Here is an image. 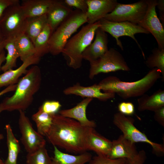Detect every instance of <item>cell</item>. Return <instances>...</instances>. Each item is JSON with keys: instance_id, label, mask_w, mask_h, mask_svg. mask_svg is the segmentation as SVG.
<instances>
[{"instance_id": "cell-1", "label": "cell", "mask_w": 164, "mask_h": 164, "mask_svg": "<svg viewBox=\"0 0 164 164\" xmlns=\"http://www.w3.org/2000/svg\"><path fill=\"white\" fill-rule=\"evenodd\" d=\"M94 128L57 113L53 116L52 124L45 137L53 146L80 154L88 150L89 138Z\"/></svg>"}, {"instance_id": "cell-2", "label": "cell", "mask_w": 164, "mask_h": 164, "mask_svg": "<svg viewBox=\"0 0 164 164\" xmlns=\"http://www.w3.org/2000/svg\"><path fill=\"white\" fill-rule=\"evenodd\" d=\"M41 80L39 67L37 65L32 66L19 80L14 94L5 98L0 104L3 111H24L32 103L34 95L40 87Z\"/></svg>"}, {"instance_id": "cell-3", "label": "cell", "mask_w": 164, "mask_h": 164, "mask_svg": "<svg viewBox=\"0 0 164 164\" xmlns=\"http://www.w3.org/2000/svg\"><path fill=\"white\" fill-rule=\"evenodd\" d=\"M161 75L158 69L154 68L137 81H124L117 77L109 76L102 80L97 85L104 92L117 94L121 98L126 99L145 94L161 78Z\"/></svg>"}, {"instance_id": "cell-4", "label": "cell", "mask_w": 164, "mask_h": 164, "mask_svg": "<svg viewBox=\"0 0 164 164\" xmlns=\"http://www.w3.org/2000/svg\"><path fill=\"white\" fill-rule=\"evenodd\" d=\"M99 27V21L92 24H87L67 41L61 53L69 67L74 69L81 67L83 53L92 43Z\"/></svg>"}, {"instance_id": "cell-5", "label": "cell", "mask_w": 164, "mask_h": 164, "mask_svg": "<svg viewBox=\"0 0 164 164\" xmlns=\"http://www.w3.org/2000/svg\"><path fill=\"white\" fill-rule=\"evenodd\" d=\"M87 22L86 13L77 9L73 10L52 34L49 42V53L53 56L62 53L71 36Z\"/></svg>"}, {"instance_id": "cell-6", "label": "cell", "mask_w": 164, "mask_h": 164, "mask_svg": "<svg viewBox=\"0 0 164 164\" xmlns=\"http://www.w3.org/2000/svg\"><path fill=\"white\" fill-rule=\"evenodd\" d=\"M113 122L128 140L135 143L138 142L147 143L151 146L152 152L156 155L160 157L164 155V145L150 140L144 133L135 127L134 120L132 118L126 116L119 112H117L114 115Z\"/></svg>"}, {"instance_id": "cell-7", "label": "cell", "mask_w": 164, "mask_h": 164, "mask_svg": "<svg viewBox=\"0 0 164 164\" xmlns=\"http://www.w3.org/2000/svg\"><path fill=\"white\" fill-rule=\"evenodd\" d=\"M89 78L92 79L101 73L118 70L128 71L130 69L121 54L115 49L110 48L101 57L91 63Z\"/></svg>"}, {"instance_id": "cell-8", "label": "cell", "mask_w": 164, "mask_h": 164, "mask_svg": "<svg viewBox=\"0 0 164 164\" xmlns=\"http://www.w3.org/2000/svg\"><path fill=\"white\" fill-rule=\"evenodd\" d=\"M148 6L147 0L128 4L118 3L113 10L104 18L112 22L127 21L138 25L144 18Z\"/></svg>"}, {"instance_id": "cell-9", "label": "cell", "mask_w": 164, "mask_h": 164, "mask_svg": "<svg viewBox=\"0 0 164 164\" xmlns=\"http://www.w3.org/2000/svg\"><path fill=\"white\" fill-rule=\"evenodd\" d=\"M99 28L106 32H108L116 40L117 45L122 50L123 47L119 38L122 36H128L132 38L141 50L144 58L145 54L141 46L135 36L137 33L149 34V32L138 24L129 22H114L104 18L99 21Z\"/></svg>"}, {"instance_id": "cell-10", "label": "cell", "mask_w": 164, "mask_h": 164, "mask_svg": "<svg viewBox=\"0 0 164 164\" xmlns=\"http://www.w3.org/2000/svg\"><path fill=\"white\" fill-rule=\"evenodd\" d=\"M26 18L20 3L7 8L0 18V27L5 37L23 33Z\"/></svg>"}, {"instance_id": "cell-11", "label": "cell", "mask_w": 164, "mask_h": 164, "mask_svg": "<svg viewBox=\"0 0 164 164\" xmlns=\"http://www.w3.org/2000/svg\"><path fill=\"white\" fill-rule=\"evenodd\" d=\"M19 111L18 125L21 135L20 140L27 153L46 146V141L43 136L34 129L24 111Z\"/></svg>"}, {"instance_id": "cell-12", "label": "cell", "mask_w": 164, "mask_h": 164, "mask_svg": "<svg viewBox=\"0 0 164 164\" xmlns=\"http://www.w3.org/2000/svg\"><path fill=\"white\" fill-rule=\"evenodd\" d=\"M146 13L138 25L151 33L156 40L158 48L164 49V26L158 18L156 11V0H147Z\"/></svg>"}, {"instance_id": "cell-13", "label": "cell", "mask_w": 164, "mask_h": 164, "mask_svg": "<svg viewBox=\"0 0 164 164\" xmlns=\"http://www.w3.org/2000/svg\"><path fill=\"white\" fill-rule=\"evenodd\" d=\"M138 153L135 143L122 135L117 139L112 141L111 149L107 157L113 159H125L129 162L136 156Z\"/></svg>"}, {"instance_id": "cell-14", "label": "cell", "mask_w": 164, "mask_h": 164, "mask_svg": "<svg viewBox=\"0 0 164 164\" xmlns=\"http://www.w3.org/2000/svg\"><path fill=\"white\" fill-rule=\"evenodd\" d=\"M87 23L90 24L104 18L113 10L118 3L116 0H87Z\"/></svg>"}, {"instance_id": "cell-15", "label": "cell", "mask_w": 164, "mask_h": 164, "mask_svg": "<svg viewBox=\"0 0 164 164\" xmlns=\"http://www.w3.org/2000/svg\"><path fill=\"white\" fill-rule=\"evenodd\" d=\"M95 39L86 48L82 54L83 59L90 63L101 57L108 50V36L106 33L99 27L95 32Z\"/></svg>"}, {"instance_id": "cell-16", "label": "cell", "mask_w": 164, "mask_h": 164, "mask_svg": "<svg viewBox=\"0 0 164 164\" xmlns=\"http://www.w3.org/2000/svg\"><path fill=\"white\" fill-rule=\"evenodd\" d=\"M97 84L85 87L77 83L73 86L68 87L63 91L66 95L73 94L82 97L96 98L101 101H106L115 97V94L113 93L102 92Z\"/></svg>"}, {"instance_id": "cell-17", "label": "cell", "mask_w": 164, "mask_h": 164, "mask_svg": "<svg viewBox=\"0 0 164 164\" xmlns=\"http://www.w3.org/2000/svg\"><path fill=\"white\" fill-rule=\"evenodd\" d=\"M72 8L63 0H53L46 14L47 24L52 33L71 14L73 11Z\"/></svg>"}, {"instance_id": "cell-18", "label": "cell", "mask_w": 164, "mask_h": 164, "mask_svg": "<svg viewBox=\"0 0 164 164\" xmlns=\"http://www.w3.org/2000/svg\"><path fill=\"white\" fill-rule=\"evenodd\" d=\"M93 99L87 98L72 108L59 111V114L64 117L75 120L83 126L94 128L96 126L95 122L89 120L86 114L87 107Z\"/></svg>"}, {"instance_id": "cell-19", "label": "cell", "mask_w": 164, "mask_h": 164, "mask_svg": "<svg viewBox=\"0 0 164 164\" xmlns=\"http://www.w3.org/2000/svg\"><path fill=\"white\" fill-rule=\"evenodd\" d=\"M41 58L36 56L29 57L23 62L22 64L15 70H8L0 75V88L16 84L22 74H25L27 68L31 65L37 64Z\"/></svg>"}, {"instance_id": "cell-20", "label": "cell", "mask_w": 164, "mask_h": 164, "mask_svg": "<svg viewBox=\"0 0 164 164\" xmlns=\"http://www.w3.org/2000/svg\"><path fill=\"white\" fill-rule=\"evenodd\" d=\"M53 147L52 164H87L92 157L91 154L87 152L74 155L63 152L56 146Z\"/></svg>"}, {"instance_id": "cell-21", "label": "cell", "mask_w": 164, "mask_h": 164, "mask_svg": "<svg viewBox=\"0 0 164 164\" xmlns=\"http://www.w3.org/2000/svg\"><path fill=\"white\" fill-rule=\"evenodd\" d=\"M53 0H24L21 5L26 18L40 16L46 14Z\"/></svg>"}, {"instance_id": "cell-22", "label": "cell", "mask_w": 164, "mask_h": 164, "mask_svg": "<svg viewBox=\"0 0 164 164\" xmlns=\"http://www.w3.org/2000/svg\"><path fill=\"white\" fill-rule=\"evenodd\" d=\"M138 109L140 111H154L164 106V91L159 89L151 95L144 94L137 99Z\"/></svg>"}, {"instance_id": "cell-23", "label": "cell", "mask_w": 164, "mask_h": 164, "mask_svg": "<svg viewBox=\"0 0 164 164\" xmlns=\"http://www.w3.org/2000/svg\"><path fill=\"white\" fill-rule=\"evenodd\" d=\"M111 144L112 141L100 135L94 128L89 138L87 149L94 152L97 155L107 157Z\"/></svg>"}, {"instance_id": "cell-24", "label": "cell", "mask_w": 164, "mask_h": 164, "mask_svg": "<svg viewBox=\"0 0 164 164\" xmlns=\"http://www.w3.org/2000/svg\"><path fill=\"white\" fill-rule=\"evenodd\" d=\"M47 24L46 14L39 17L27 18L23 33L33 43Z\"/></svg>"}, {"instance_id": "cell-25", "label": "cell", "mask_w": 164, "mask_h": 164, "mask_svg": "<svg viewBox=\"0 0 164 164\" xmlns=\"http://www.w3.org/2000/svg\"><path fill=\"white\" fill-rule=\"evenodd\" d=\"M7 136L8 155L5 164H17V159L20 147L19 141L15 137L10 125L5 126Z\"/></svg>"}, {"instance_id": "cell-26", "label": "cell", "mask_w": 164, "mask_h": 164, "mask_svg": "<svg viewBox=\"0 0 164 164\" xmlns=\"http://www.w3.org/2000/svg\"><path fill=\"white\" fill-rule=\"evenodd\" d=\"M15 40L19 57L23 62L31 57L36 56L33 44L25 33H22L17 35Z\"/></svg>"}, {"instance_id": "cell-27", "label": "cell", "mask_w": 164, "mask_h": 164, "mask_svg": "<svg viewBox=\"0 0 164 164\" xmlns=\"http://www.w3.org/2000/svg\"><path fill=\"white\" fill-rule=\"evenodd\" d=\"M15 36L6 38L4 49L7 51L5 62L2 66L1 70L3 72L12 69L16 67V61L19 57L15 43Z\"/></svg>"}, {"instance_id": "cell-28", "label": "cell", "mask_w": 164, "mask_h": 164, "mask_svg": "<svg viewBox=\"0 0 164 164\" xmlns=\"http://www.w3.org/2000/svg\"><path fill=\"white\" fill-rule=\"evenodd\" d=\"M52 33L50 28L47 24L33 43L36 50V56L41 58L49 53V42Z\"/></svg>"}, {"instance_id": "cell-29", "label": "cell", "mask_w": 164, "mask_h": 164, "mask_svg": "<svg viewBox=\"0 0 164 164\" xmlns=\"http://www.w3.org/2000/svg\"><path fill=\"white\" fill-rule=\"evenodd\" d=\"M53 115L44 112L39 107L38 111L32 116V119L36 125L37 131L43 136H45L51 126Z\"/></svg>"}, {"instance_id": "cell-30", "label": "cell", "mask_w": 164, "mask_h": 164, "mask_svg": "<svg viewBox=\"0 0 164 164\" xmlns=\"http://www.w3.org/2000/svg\"><path fill=\"white\" fill-rule=\"evenodd\" d=\"M147 67L152 69L157 68L160 72L162 80H164V49L155 48L145 61Z\"/></svg>"}, {"instance_id": "cell-31", "label": "cell", "mask_w": 164, "mask_h": 164, "mask_svg": "<svg viewBox=\"0 0 164 164\" xmlns=\"http://www.w3.org/2000/svg\"><path fill=\"white\" fill-rule=\"evenodd\" d=\"M26 164H52L51 158L49 155L46 146L32 152L27 153Z\"/></svg>"}, {"instance_id": "cell-32", "label": "cell", "mask_w": 164, "mask_h": 164, "mask_svg": "<svg viewBox=\"0 0 164 164\" xmlns=\"http://www.w3.org/2000/svg\"><path fill=\"white\" fill-rule=\"evenodd\" d=\"M88 164H128L127 160L125 159H111L107 156L98 155L92 158Z\"/></svg>"}, {"instance_id": "cell-33", "label": "cell", "mask_w": 164, "mask_h": 164, "mask_svg": "<svg viewBox=\"0 0 164 164\" xmlns=\"http://www.w3.org/2000/svg\"><path fill=\"white\" fill-rule=\"evenodd\" d=\"M61 107V104L58 101H47L44 102L40 107L44 112L54 115L57 114Z\"/></svg>"}, {"instance_id": "cell-34", "label": "cell", "mask_w": 164, "mask_h": 164, "mask_svg": "<svg viewBox=\"0 0 164 164\" xmlns=\"http://www.w3.org/2000/svg\"><path fill=\"white\" fill-rule=\"evenodd\" d=\"M64 3L68 6L74 7L83 12L86 13L88 9L87 0H64Z\"/></svg>"}, {"instance_id": "cell-35", "label": "cell", "mask_w": 164, "mask_h": 164, "mask_svg": "<svg viewBox=\"0 0 164 164\" xmlns=\"http://www.w3.org/2000/svg\"><path fill=\"white\" fill-rule=\"evenodd\" d=\"M119 112L125 115H131L135 112L133 104L130 102H123L119 103L118 106Z\"/></svg>"}, {"instance_id": "cell-36", "label": "cell", "mask_w": 164, "mask_h": 164, "mask_svg": "<svg viewBox=\"0 0 164 164\" xmlns=\"http://www.w3.org/2000/svg\"><path fill=\"white\" fill-rule=\"evenodd\" d=\"M146 159L145 152L142 150L138 152L136 156L131 161L128 162V164H144Z\"/></svg>"}, {"instance_id": "cell-37", "label": "cell", "mask_w": 164, "mask_h": 164, "mask_svg": "<svg viewBox=\"0 0 164 164\" xmlns=\"http://www.w3.org/2000/svg\"><path fill=\"white\" fill-rule=\"evenodd\" d=\"M19 3V0H0V18L7 8Z\"/></svg>"}, {"instance_id": "cell-38", "label": "cell", "mask_w": 164, "mask_h": 164, "mask_svg": "<svg viewBox=\"0 0 164 164\" xmlns=\"http://www.w3.org/2000/svg\"><path fill=\"white\" fill-rule=\"evenodd\" d=\"M154 118L155 120L162 127H164V106L154 111Z\"/></svg>"}, {"instance_id": "cell-39", "label": "cell", "mask_w": 164, "mask_h": 164, "mask_svg": "<svg viewBox=\"0 0 164 164\" xmlns=\"http://www.w3.org/2000/svg\"><path fill=\"white\" fill-rule=\"evenodd\" d=\"M159 9L160 19L162 21V24L164 23V0H157V5L156 6Z\"/></svg>"}, {"instance_id": "cell-40", "label": "cell", "mask_w": 164, "mask_h": 164, "mask_svg": "<svg viewBox=\"0 0 164 164\" xmlns=\"http://www.w3.org/2000/svg\"><path fill=\"white\" fill-rule=\"evenodd\" d=\"M17 86V84L9 85L5 89L0 92V96L9 92L15 91Z\"/></svg>"}, {"instance_id": "cell-41", "label": "cell", "mask_w": 164, "mask_h": 164, "mask_svg": "<svg viewBox=\"0 0 164 164\" xmlns=\"http://www.w3.org/2000/svg\"><path fill=\"white\" fill-rule=\"evenodd\" d=\"M5 52L4 50L0 55V71L1 70L2 63L5 61Z\"/></svg>"}, {"instance_id": "cell-42", "label": "cell", "mask_w": 164, "mask_h": 164, "mask_svg": "<svg viewBox=\"0 0 164 164\" xmlns=\"http://www.w3.org/2000/svg\"><path fill=\"white\" fill-rule=\"evenodd\" d=\"M6 39L0 40V55L4 50Z\"/></svg>"}, {"instance_id": "cell-43", "label": "cell", "mask_w": 164, "mask_h": 164, "mask_svg": "<svg viewBox=\"0 0 164 164\" xmlns=\"http://www.w3.org/2000/svg\"><path fill=\"white\" fill-rule=\"evenodd\" d=\"M6 38L4 36L0 27V40Z\"/></svg>"}, {"instance_id": "cell-44", "label": "cell", "mask_w": 164, "mask_h": 164, "mask_svg": "<svg viewBox=\"0 0 164 164\" xmlns=\"http://www.w3.org/2000/svg\"><path fill=\"white\" fill-rule=\"evenodd\" d=\"M3 111L2 108L0 106V113ZM4 138V136L2 134H0V141Z\"/></svg>"}, {"instance_id": "cell-45", "label": "cell", "mask_w": 164, "mask_h": 164, "mask_svg": "<svg viewBox=\"0 0 164 164\" xmlns=\"http://www.w3.org/2000/svg\"><path fill=\"white\" fill-rule=\"evenodd\" d=\"M0 164H5L4 162L0 157Z\"/></svg>"}]
</instances>
